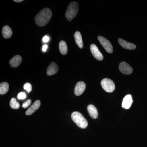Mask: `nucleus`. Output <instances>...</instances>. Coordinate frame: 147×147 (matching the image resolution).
<instances>
[{
    "label": "nucleus",
    "instance_id": "nucleus-21",
    "mask_svg": "<svg viewBox=\"0 0 147 147\" xmlns=\"http://www.w3.org/2000/svg\"><path fill=\"white\" fill-rule=\"evenodd\" d=\"M27 95L26 93L24 92H21L18 94L17 98L19 100H24L26 98Z\"/></svg>",
    "mask_w": 147,
    "mask_h": 147
},
{
    "label": "nucleus",
    "instance_id": "nucleus-13",
    "mask_svg": "<svg viewBox=\"0 0 147 147\" xmlns=\"http://www.w3.org/2000/svg\"><path fill=\"white\" fill-rule=\"evenodd\" d=\"M59 70V67L56 63L52 62L48 66L47 70V74L48 75H53L56 74Z\"/></svg>",
    "mask_w": 147,
    "mask_h": 147
},
{
    "label": "nucleus",
    "instance_id": "nucleus-15",
    "mask_svg": "<svg viewBox=\"0 0 147 147\" xmlns=\"http://www.w3.org/2000/svg\"><path fill=\"white\" fill-rule=\"evenodd\" d=\"M2 34L4 38H10L12 36V30L9 26H5L3 28Z\"/></svg>",
    "mask_w": 147,
    "mask_h": 147
},
{
    "label": "nucleus",
    "instance_id": "nucleus-24",
    "mask_svg": "<svg viewBox=\"0 0 147 147\" xmlns=\"http://www.w3.org/2000/svg\"><path fill=\"white\" fill-rule=\"evenodd\" d=\"M48 48V45H46V44H45V45H44L42 46V50L43 52H45L46 51V50Z\"/></svg>",
    "mask_w": 147,
    "mask_h": 147
},
{
    "label": "nucleus",
    "instance_id": "nucleus-5",
    "mask_svg": "<svg viewBox=\"0 0 147 147\" xmlns=\"http://www.w3.org/2000/svg\"><path fill=\"white\" fill-rule=\"evenodd\" d=\"M98 39L103 46L105 50L109 53H112L113 52V47L112 44L108 39L101 36L98 37Z\"/></svg>",
    "mask_w": 147,
    "mask_h": 147
},
{
    "label": "nucleus",
    "instance_id": "nucleus-8",
    "mask_svg": "<svg viewBox=\"0 0 147 147\" xmlns=\"http://www.w3.org/2000/svg\"><path fill=\"white\" fill-rule=\"evenodd\" d=\"M86 86L85 83L83 82H79L76 84L74 89V94L77 96L82 95L86 89Z\"/></svg>",
    "mask_w": 147,
    "mask_h": 147
},
{
    "label": "nucleus",
    "instance_id": "nucleus-19",
    "mask_svg": "<svg viewBox=\"0 0 147 147\" xmlns=\"http://www.w3.org/2000/svg\"><path fill=\"white\" fill-rule=\"evenodd\" d=\"M10 105L11 108L13 109H18L20 107V104L17 102V100L14 98H11L10 100Z\"/></svg>",
    "mask_w": 147,
    "mask_h": 147
},
{
    "label": "nucleus",
    "instance_id": "nucleus-10",
    "mask_svg": "<svg viewBox=\"0 0 147 147\" xmlns=\"http://www.w3.org/2000/svg\"><path fill=\"white\" fill-rule=\"evenodd\" d=\"M40 105V100H36L34 103L27 110L26 113V115H30L33 114L36 110L39 108Z\"/></svg>",
    "mask_w": 147,
    "mask_h": 147
},
{
    "label": "nucleus",
    "instance_id": "nucleus-4",
    "mask_svg": "<svg viewBox=\"0 0 147 147\" xmlns=\"http://www.w3.org/2000/svg\"><path fill=\"white\" fill-rule=\"evenodd\" d=\"M101 85L102 88L107 92H112L115 89V84L111 79L107 78L102 79Z\"/></svg>",
    "mask_w": 147,
    "mask_h": 147
},
{
    "label": "nucleus",
    "instance_id": "nucleus-16",
    "mask_svg": "<svg viewBox=\"0 0 147 147\" xmlns=\"http://www.w3.org/2000/svg\"><path fill=\"white\" fill-rule=\"evenodd\" d=\"M74 38L77 45L79 48H82L84 47L83 40L81 33L79 31H76L74 34Z\"/></svg>",
    "mask_w": 147,
    "mask_h": 147
},
{
    "label": "nucleus",
    "instance_id": "nucleus-11",
    "mask_svg": "<svg viewBox=\"0 0 147 147\" xmlns=\"http://www.w3.org/2000/svg\"><path fill=\"white\" fill-rule=\"evenodd\" d=\"M119 43L123 48L127 50H133L136 48V45L133 43H130V42H127L125 41L124 40L121 39V38H119L118 39Z\"/></svg>",
    "mask_w": 147,
    "mask_h": 147
},
{
    "label": "nucleus",
    "instance_id": "nucleus-7",
    "mask_svg": "<svg viewBox=\"0 0 147 147\" xmlns=\"http://www.w3.org/2000/svg\"><path fill=\"white\" fill-rule=\"evenodd\" d=\"M92 55L98 61H102L103 59V56L100 53L97 46L95 44H92L90 47Z\"/></svg>",
    "mask_w": 147,
    "mask_h": 147
},
{
    "label": "nucleus",
    "instance_id": "nucleus-6",
    "mask_svg": "<svg viewBox=\"0 0 147 147\" xmlns=\"http://www.w3.org/2000/svg\"><path fill=\"white\" fill-rule=\"evenodd\" d=\"M119 69L122 73L127 75L131 74L133 72V69L131 66L125 62H122L120 63Z\"/></svg>",
    "mask_w": 147,
    "mask_h": 147
},
{
    "label": "nucleus",
    "instance_id": "nucleus-2",
    "mask_svg": "<svg viewBox=\"0 0 147 147\" xmlns=\"http://www.w3.org/2000/svg\"><path fill=\"white\" fill-rule=\"evenodd\" d=\"M71 119L76 125L81 128H86L88 126V121L81 113L74 112L72 113Z\"/></svg>",
    "mask_w": 147,
    "mask_h": 147
},
{
    "label": "nucleus",
    "instance_id": "nucleus-14",
    "mask_svg": "<svg viewBox=\"0 0 147 147\" xmlns=\"http://www.w3.org/2000/svg\"><path fill=\"white\" fill-rule=\"evenodd\" d=\"M88 111L90 115L93 119H96L98 116V113L97 109L94 105H89L88 106Z\"/></svg>",
    "mask_w": 147,
    "mask_h": 147
},
{
    "label": "nucleus",
    "instance_id": "nucleus-18",
    "mask_svg": "<svg viewBox=\"0 0 147 147\" xmlns=\"http://www.w3.org/2000/svg\"><path fill=\"white\" fill-rule=\"evenodd\" d=\"M9 90V84L7 82H3L0 84V94H5Z\"/></svg>",
    "mask_w": 147,
    "mask_h": 147
},
{
    "label": "nucleus",
    "instance_id": "nucleus-17",
    "mask_svg": "<svg viewBox=\"0 0 147 147\" xmlns=\"http://www.w3.org/2000/svg\"><path fill=\"white\" fill-rule=\"evenodd\" d=\"M59 49L61 54L63 55H65L67 53V47L66 43L63 40H62L59 44Z\"/></svg>",
    "mask_w": 147,
    "mask_h": 147
},
{
    "label": "nucleus",
    "instance_id": "nucleus-1",
    "mask_svg": "<svg viewBox=\"0 0 147 147\" xmlns=\"http://www.w3.org/2000/svg\"><path fill=\"white\" fill-rule=\"evenodd\" d=\"M52 16V12L50 9L44 8L37 14L35 21L38 26H44L49 23Z\"/></svg>",
    "mask_w": 147,
    "mask_h": 147
},
{
    "label": "nucleus",
    "instance_id": "nucleus-3",
    "mask_svg": "<svg viewBox=\"0 0 147 147\" xmlns=\"http://www.w3.org/2000/svg\"><path fill=\"white\" fill-rule=\"evenodd\" d=\"M79 11V4L76 2H72L69 4L67 9L65 16L69 21H71Z\"/></svg>",
    "mask_w": 147,
    "mask_h": 147
},
{
    "label": "nucleus",
    "instance_id": "nucleus-20",
    "mask_svg": "<svg viewBox=\"0 0 147 147\" xmlns=\"http://www.w3.org/2000/svg\"><path fill=\"white\" fill-rule=\"evenodd\" d=\"M24 89L26 90L29 93L32 90L31 84L29 83H26L24 86Z\"/></svg>",
    "mask_w": 147,
    "mask_h": 147
},
{
    "label": "nucleus",
    "instance_id": "nucleus-22",
    "mask_svg": "<svg viewBox=\"0 0 147 147\" xmlns=\"http://www.w3.org/2000/svg\"><path fill=\"white\" fill-rule=\"evenodd\" d=\"M31 100L30 99H28L23 103V105H22V107L24 108H28L31 105Z\"/></svg>",
    "mask_w": 147,
    "mask_h": 147
},
{
    "label": "nucleus",
    "instance_id": "nucleus-12",
    "mask_svg": "<svg viewBox=\"0 0 147 147\" xmlns=\"http://www.w3.org/2000/svg\"><path fill=\"white\" fill-rule=\"evenodd\" d=\"M22 61V58L21 56L17 55L14 56L9 61V64L11 67L15 68L18 67Z\"/></svg>",
    "mask_w": 147,
    "mask_h": 147
},
{
    "label": "nucleus",
    "instance_id": "nucleus-9",
    "mask_svg": "<svg viewBox=\"0 0 147 147\" xmlns=\"http://www.w3.org/2000/svg\"><path fill=\"white\" fill-rule=\"evenodd\" d=\"M133 102L132 96L131 95L128 94L125 96L123 100L122 106L125 109H128L130 108Z\"/></svg>",
    "mask_w": 147,
    "mask_h": 147
},
{
    "label": "nucleus",
    "instance_id": "nucleus-23",
    "mask_svg": "<svg viewBox=\"0 0 147 147\" xmlns=\"http://www.w3.org/2000/svg\"><path fill=\"white\" fill-rule=\"evenodd\" d=\"M49 40H50V38L47 35H45L43 37L42 39V41L45 43L48 42Z\"/></svg>",
    "mask_w": 147,
    "mask_h": 147
},
{
    "label": "nucleus",
    "instance_id": "nucleus-25",
    "mask_svg": "<svg viewBox=\"0 0 147 147\" xmlns=\"http://www.w3.org/2000/svg\"><path fill=\"white\" fill-rule=\"evenodd\" d=\"M14 2H15L16 3H20L21 2H23V0H14Z\"/></svg>",
    "mask_w": 147,
    "mask_h": 147
}]
</instances>
